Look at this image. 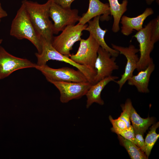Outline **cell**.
I'll return each instance as SVG.
<instances>
[{
	"instance_id": "1",
	"label": "cell",
	"mask_w": 159,
	"mask_h": 159,
	"mask_svg": "<svg viewBox=\"0 0 159 159\" xmlns=\"http://www.w3.org/2000/svg\"><path fill=\"white\" fill-rule=\"evenodd\" d=\"M51 3L50 0L43 4L27 0L22 1L37 33L41 37L51 42L54 34L53 24L49 19V14Z\"/></svg>"
},
{
	"instance_id": "2",
	"label": "cell",
	"mask_w": 159,
	"mask_h": 159,
	"mask_svg": "<svg viewBox=\"0 0 159 159\" xmlns=\"http://www.w3.org/2000/svg\"><path fill=\"white\" fill-rule=\"evenodd\" d=\"M10 34L19 39H28L35 46L37 53H41V37L36 30L22 4L12 21Z\"/></svg>"
},
{
	"instance_id": "3",
	"label": "cell",
	"mask_w": 159,
	"mask_h": 159,
	"mask_svg": "<svg viewBox=\"0 0 159 159\" xmlns=\"http://www.w3.org/2000/svg\"><path fill=\"white\" fill-rule=\"evenodd\" d=\"M42 51L40 53H35L37 58V65L46 64L50 60L64 62L75 67L85 76L88 82L94 84V79L96 74L95 69L79 64L72 60L70 57L64 55L57 51L52 46L51 42L41 37Z\"/></svg>"
},
{
	"instance_id": "4",
	"label": "cell",
	"mask_w": 159,
	"mask_h": 159,
	"mask_svg": "<svg viewBox=\"0 0 159 159\" xmlns=\"http://www.w3.org/2000/svg\"><path fill=\"white\" fill-rule=\"evenodd\" d=\"M87 26L86 24H77L67 26L60 34L53 37L51 42L52 46L61 54L69 57L73 45L81 39L82 31Z\"/></svg>"
},
{
	"instance_id": "5",
	"label": "cell",
	"mask_w": 159,
	"mask_h": 159,
	"mask_svg": "<svg viewBox=\"0 0 159 159\" xmlns=\"http://www.w3.org/2000/svg\"><path fill=\"white\" fill-rule=\"evenodd\" d=\"M49 14L54 22V34H57L67 26L75 25L79 21L81 16L76 9L62 7L52 1L49 10Z\"/></svg>"
},
{
	"instance_id": "6",
	"label": "cell",
	"mask_w": 159,
	"mask_h": 159,
	"mask_svg": "<svg viewBox=\"0 0 159 159\" xmlns=\"http://www.w3.org/2000/svg\"><path fill=\"white\" fill-rule=\"evenodd\" d=\"M152 24L151 20L133 36L139 44L140 55L136 68L138 72L145 69L150 64L153 62L150 56L154 45L151 40Z\"/></svg>"
},
{
	"instance_id": "7",
	"label": "cell",
	"mask_w": 159,
	"mask_h": 159,
	"mask_svg": "<svg viewBox=\"0 0 159 159\" xmlns=\"http://www.w3.org/2000/svg\"><path fill=\"white\" fill-rule=\"evenodd\" d=\"M35 68L40 71L49 82L88 81L85 76L78 69L75 70L67 67L54 69L50 67L47 64L41 66L37 65Z\"/></svg>"
},
{
	"instance_id": "8",
	"label": "cell",
	"mask_w": 159,
	"mask_h": 159,
	"mask_svg": "<svg viewBox=\"0 0 159 159\" xmlns=\"http://www.w3.org/2000/svg\"><path fill=\"white\" fill-rule=\"evenodd\" d=\"M80 41L77 52L71 55L70 58L78 64L95 69L99 45L90 34L87 39H81Z\"/></svg>"
},
{
	"instance_id": "9",
	"label": "cell",
	"mask_w": 159,
	"mask_h": 159,
	"mask_svg": "<svg viewBox=\"0 0 159 159\" xmlns=\"http://www.w3.org/2000/svg\"><path fill=\"white\" fill-rule=\"evenodd\" d=\"M37 64L26 59L15 56L0 46V80L19 69L35 68Z\"/></svg>"
},
{
	"instance_id": "10",
	"label": "cell",
	"mask_w": 159,
	"mask_h": 159,
	"mask_svg": "<svg viewBox=\"0 0 159 159\" xmlns=\"http://www.w3.org/2000/svg\"><path fill=\"white\" fill-rule=\"evenodd\" d=\"M59 90L60 100L62 103H66L73 99H80L85 95L92 85L86 82H66L51 81Z\"/></svg>"
},
{
	"instance_id": "11",
	"label": "cell",
	"mask_w": 159,
	"mask_h": 159,
	"mask_svg": "<svg viewBox=\"0 0 159 159\" xmlns=\"http://www.w3.org/2000/svg\"><path fill=\"white\" fill-rule=\"evenodd\" d=\"M111 45L112 48L118 51L119 54L123 55L127 59L124 73L119 80L115 81L119 85V92L128 79L133 75V72L136 69L139 59L137 53L139 52V50L132 44L126 47L113 44H112Z\"/></svg>"
},
{
	"instance_id": "12",
	"label": "cell",
	"mask_w": 159,
	"mask_h": 159,
	"mask_svg": "<svg viewBox=\"0 0 159 159\" xmlns=\"http://www.w3.org/2000/svg\"><path fill=\"white\" fill-rule=\"evenodd\" d=\"M116 58L112 56L105 49L99 47L95 64L96 74L94 79V84L112 75L113 71L118 69L119 66L115 62Z\"/></svg>"
},
{
	"instance_id": "13",
	"label": "cell",
	"mask_w": 159,
	"mask_h": 159,
	"mask_svg": "<svg viewBox=\"0 0 159 159\" xmlns=\"http://www.w3.org/2000/svg\"><path fill=\"white\" fill-rule=\"evenodd\" d=\"M110 15L109 4L104 3L100 0H89L87 11L84 13L78 24L84 25L95 17L100 16V19L102 21H108Z\"/></svg>"
},
{
	"instance_id": "14",
	"label": "cell",
	"mask_w": 159,
	"mask_h": 159,
	"mask_svg": "<svg viewBox=\"0 0 159 159\" xmlns=\"http://www.w3.org/2000/svg\"><path fill=\"white\" fill-rule=\"evenodd\" d=\"M153 14L154 11L152 8H147L142 14L135 17L123 15L120 21L122 25L121 32L123 35L128 36L134 30L139 31L143 28V25L145 19Z\"/></svg>"
},
{
	"instance_id": "15",
	"label": "cell",
	"mask_w": 159,
	"mask_h": 159,
	"mask_svg": "<svg viewBox=\"0 0 159 159\" xmlns=\"http://www.w3.org/2000/svg\"><path fill=\"white\" fill-rule=\"evenodd\" d=\"M100 16H97L94 18L92 20L89 21L85 30L89 32L100 47L109 52L112 56L116 57L119 54V52L109 47L105 40V36L107 30H103L100 26Z\"/></svg>"
},
{
	"instance_id": "16",
	"label": "cell",
	"mask_w": 159,
	"mask_h": 159,
	"mask_svg": "<svg viewBox=\"0 0 159 159\" xmlns=\"http://www.w3.org/2000/svg\"><path fill=\"white\" fill-rule=\"evenodd\" d=\"M119 78L116 76H110L92 84L87 91L86 95L87 98L86 107L89 108L94 103L103 105L104 102L101 97V92L105 86L110 82L115 81Z\"/></svg>"
},
{
	"instance_id": "17",
	"label": "cell",
	"mask_w": 159,
	"mask_h": 159,
	"mask_svg": "<svg viewBox=\"0 0 159 159\" xmlns=\"http://www.w3.org/2000/svg\"><path fill=\"white\" fill-rule=\"evenodd\" d=\"M155 69V65L152 62L144 69L140 70L136 75H133L127 81L129 85L134 86L138 91L141 93L149 92V83L151 74Z\"/></svg>"
},
{
	"instance_id": "18",
	"label": "cell",
	"mask_w": 159,
	"mask_h": 159,
	"mask_svg": "<svg viewBox=\"0 0 159 159\" xmlns=\"http://www.w3.org/2000/svg\"><path fill=\"white\" fill-rule=\"evenodd\" d=\"M110 15L112 16L113 22L112 30L114 33H117L120 29L119 23L121 18L127 10L128 1L123 0L120 3L118 0H108Z\"/></svg>"
},
{
	"instance_id": "19",
	"label": "cell",
	"mask_w": 159,
	"mask_h": 159,
	"mask_svg": "<svg viewBox=\"0 0 159 159\" xmlns=\"http://www.w3.org/2000/svg\"><path fill=\"white\" fill-rule=\"evenodd\" d=\"M130 118L134 130L137 131L144 135V133L155 121L153 117L148 116L146 118L141 117L132 106L131 107Z\"/></svg>"
},
{
	"instance_id": "20",
	"label": "cell",
	"mask_w": 159,
	"mask_h": 159,
	"mask_svg": "<svg viewBox=\"0 0 159 159\" xmlns=\"http://www.w3.org/2000/svg\"><path fill=\"white\" fill-rule=\"evenodd\" d=\"M120 144L126 149L132 159H148L145 153L136 144L119 135H117Z\"/></svg>"
},
{
	"instance_id": "21",
	"label": "cell",
	"mask_w": 159,
	"mask_h": 159,
	"mask_svg": "<svg viewBox=\"0 0 159 159\" xmlns=\"http://www.w3.org/2000/svg\"><path fill=\"white\" fill-rule=\"evenodd\" d=\"M159 126L158 122L154 124L150 127V131L145 137L144 141L145 153L148 158L153 147L159 137V134L156 132V129Z\"/></svg>"
},
{
	"instance_id": "22",
	"label": "cell",
	"mask_w": 159,
	"mask_h": 159,
	"mask_svg": "<svg viewBox=\"0 0 159 159\" xmlns=\"http://www.w3.org/2000/svg\"><path fill=\"white\" fill-rule=\"evenodd\" d=\"M111 130L112 132L119 135L125 138L132 142L138 146L132 125H131L129 127L124 129H116L112 127L111 128Z\"/></svg>"
},
{
	"instance_id": "23",
	"label": "cell",
	"mask_w": 159,
	"mask_h": 159,
	"mask_svg": "<svg viewBox=\"0 0 159 159\" xmlns=\"http://www.w3.org/2000/svg\"><path fill=\"white\" fill-rule=\"evenodd\" d=\"M132 106L131 100L129 99H127L125 104L121 106L123 111L118 117L125 122L127 128L131 125L130 117V110Z\"/></svg>"
},
{
	"instance_id": "24",
	"label": "cell",
	"mask_w": 159,
	"mask_h": 159,
	"mask_svg": "<svg viewBox=\"0 0 159 159\" xmlns=\"http://www.w3.org/2000/svg\"><path fill=\"white\" fill-rule=\"evenodd\" d=\"M152 24L151 30V40L155 44L159 40V16L152 20Z\"/></svg>"
},
{
	"instance_id": "25",
	"label": "cell",
	"mask_w": 159,
	"mask_h": 159,
	"mask_svg": "<svg viewBox=\"0 0 159 159\" xmlns=\"http://www.w3.org/2000/svg\"><path fill=\"white\" fill-rule=\"evenodd\" d=\"M109 118L113 127L120 129H124L127 128L125 122L118 117L117 119H114L111 115H110Z\"/></svg>"
},
{
	"instance_id": "26",
	"label": "cell",
	"mask_w": 159,
	"mask_h": 159,
	"mask_svg": "<svg viewBox=\"0 0 159 159\" xmlns=\"http://www.w3.org/2000/svg\"><path fill=\"white\" fill-rule=\"evenodd\" d=\"M136 142L138 146L143 152H145L144 140L143 138V135L141 132L134 130Z\"/></svg>"
},
{
	"instance_id": "27",
	"label": "cell",
	"mask_w": 159,
	"mask_h": 159,
	"mask_svg": "<svg viewBox=\"0 0 159 159\" xmlns=\"http://www.w3.org/2000/svg\"><path fill=\"white\" fill-rule=\"evenodd\" d=\"M49 0L62 7L70 8L71 4L75 0Z\"/></svg>"
},
{
	"instance_id": "28",
	"label": "cell",
	"mask_w": 159,
	"mask_h": 159,
	"mask_svg": "<svg viewBox=\"0 0 159 159\" xmlns=\"http://www.w3.org/2000/svg\"><path fill=\"white\" fill-rule=\"evenodd\" d=\"M7 15L6 11L3 9L2 8L0 2V18L1 19L6 17L7 16Z\"/></svg>"
},
{
	"instance_id": "29",
	"label": "cell",
	"mask_w": 159,
	"mask_h": 159,
	"mask_svg": "<svg viewBox=\"0 0 159 159\" xmlns=\"http://www.w3.org/2000/svg\"><path fill=\"white\" fill-rule=\"evenodd\" d=\"M146 4L148 5H151L155 0H145Z\"/></svg>"
},
{
	"instance_id": "30",
	"label": "cell",
	"mask_w": 159,
	"mask_h": 159,
	"mask_svg": "<svg viewBox=\"0 0 159 159\" xmlns=\"http://www.w3.org/2000/svg\"><path fill=\"white\" fill-rule=\"evenodd\" d=\"M3 41V39H0V45L1 44Z\"/></svg>"
},
{
	"instance_id": "31",
	"label": "cell",
	"mask_w": 159,
	"mask_h": 159,
	"mask_svg": "<svg viewBox=\"0 0 159 159\" xmlns=\"http://www.w3.org/2000/svg\"><path fill=\"white\" fill-rule=\"evenodd\" d=\"M1 18H0V21H1Z\"/></svg>"
}]
</instances>
